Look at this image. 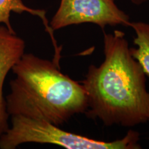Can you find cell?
<instances>
[{"mask_svg":"<svg viewBox=\"0 0 149 149\" xmlns=\"http://www.w3.org/2000/svg\"><path fill=\"white\" fill-rule=\"evenodd\" d=\"M104 60L91 64L81 81L88 100L84 114L107 126L133 127L148 122L146 74L130 52L125 34L104 33Z\"/></svg>","mask_w":149,"mask_h":149,"instance_id":"1","label":"cell"},{"mask_svg":"<svg viewBox=\"0 0 149 149\" xmlns=\"http://www.w3.org/2000/svg\"><path fill=\"white\" fill-rule=\"evenodd\" d=\"M12 71L15 77L5 97L10 117L44 120L60 127L88 109L83 85L62 73L54 60L24 53Z\"/></svg>","mask_w":149,"mask_h":149,"instance_id":"2","label":"cell"},{"mask_svg":"<svg viewBox=\"0 0 149 149\" xmlns=\"http://www.w3.org/2000/svg\"><path fill=\"white\" fill-rule=\"evenodd\" d=\"M11 125L0 137V149H15L25 143L50 144L67 149H141L140 135L129 130L122 139L107 141L61 129L44 120L11 116Z\"/></svg>","mask_w":149,"mask_h":149,"instance_id":"3","label":"cell"},{"mask_svg":"<svg viewBox=\"0 0 149 149\" xmlns=\"http://www.w3.org/2000/svg\"><path fill=\"white\" fill-rule=\"evenodd\" d=\"M84 23L96 24L104 30L107 26H129L130 22L129 16L118 8L115 0H61L49 25L54 32Z\"/></svg>","mask_w":149,"mask_h":149,"instance_id":"4","label":"cell"},{"mask_svg":"<svg viewBox=\"0 0 149 149\" xmlns=\"http://www.w3.org/2000/svg\"><path fill=\"white\" fill-rule=\"evenodd\" d=\"M25 51V42L6 26L0 25V137L9 127V115L3 95L4 81L8 72Z\"/></svg>","mask_w":149,"mask_h":149,"instance_id":"5","label":"cell"},{"mask_svg":"<svg viewBox=\"0 0 149 149\" xmlns=\"http://www.w3.org/2000/svg\"><path fill=\"white\" fill-rule=\"evenodd\" d=\"M11 12L15 13L22 14V13L26 12L34 16L39 17L44 24L45 26L46 31L51 36L53 44L55 48V58H60V50L61 48H59L57 45V42L54 38L53 31L50 27L49 23L46 18V12L44 10H40V9H33L29 8L23 3L22 0H0V24H3L6 26L9 31L11 32H15L14 29H13L10 21V17Z\"/></svg>","mask_w":149,"mask_h":149,"instance_id":"6","label":"cell"},{"mask_svg":"<svg viewBox=\"0 0 149 149\" xmlns=\"http://www.w3.org/2000/svg\"><path fill=\"white\" fill-rule=\"evenodd\" d=\"M129 26L135 33L133 43L137 47L130 48V52L149 77V23L130 22Z\"/></svg>","mask_w":149,"mask_h":149,"instance_id":"7","label":"cell"},{"mask_svg":"<svg viewBox=\"0 0 149 149\" xmlns=\"http://www.w3.org/2000/svg\"><path fill=\"white\" fill-rule=\"evenodd\" d=\"M131 1V2L134 3V4L135 5H141L142 4V3H144L145 2H146V1H148V0H130Z\"/></svg>","mask_w":149,"mask_h":149,"instance_id":"8","label":"cell"},{"mask_svg":"<svg viewBox=\"0 0 149 149\" xmlns=\"http://www.w3.org/2000/svg\"><path fill=\"white\" fill-rule=\"evenodd\" d=\"M148 122H149V120H148Z\"/></svg>","mask_w":149,"mask_h":149,"instance_id":"9","label":"cell"},{"mask_svg":"<svg viewBox=\"0 0 149 149\" xmlns=\"http://www.w3.org/2000/svg\"><path fill=\"white\" fill-rule=\"evenodd\" d=\"M148 1H149V0H148Z\"/></svg>","mask_w":149,"mask_h":149,"instance_id":"10","label":"cell"}]
</instances>
